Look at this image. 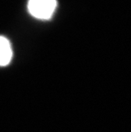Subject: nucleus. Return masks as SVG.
I'll return each instance as SVG.
<instances>
[{
    "instance_id": "obj_1",
    "label": "nucleus",
    "mask_w": 131,
    "mask_h": 132,
    "mask_svg": "<svg viewBox=\"0 0 131 132\" xmlns=\"http://www.w3.org/2000/svg\"><path fill=\"white\" fill-rule=\"evenodd\" d=\"M57 6L56 0H29V13L39 20H49L54 14Z\"/></svg>"
},
{
    "instance_id": "obj_2",
    "label": "nucleus",
    "mask_w": 131,
    "mask_h": 132,
    "mask_svg": "<svg viewBox=\"0 0 131 132\" xmlns=\"http://www.w3.org/2000/svg\"><path fill=\"white\" fill-rule=\"evenodd\" d=\"M13 52L9 39L0 36V67L9 65L12 59Z\"/></svg>"
}]
</instances>
